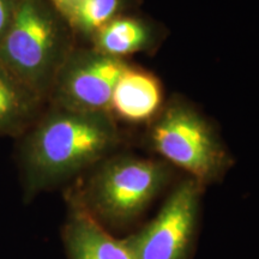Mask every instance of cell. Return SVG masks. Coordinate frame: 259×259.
I'll list each match as a JSON object with an SVG mask.
<instances>
[{"instance_id": "ba28073f", "label": "cell", "mask_w": 259, "mask_h": 259, "mask_svg": "<svg viewBox=\"0 0 259 259\" xmlns=\"http://www.w3.org/2000/svg\"><path fill=\"white\" fill-rule=\"evenodd\" d=\"M163 106V88L157 77L127 64L112 95L109 114L114 120L150 124Z\"/></svg>"}, {"instance_id": "5b68a950", "label": "cell", "mask_w": 259, "mask_h": 259, "mask_svg": "<svg viewBox=\"0 0 259 259\" xmlns=\"http://www.w3.org/2000/svg\"><path fill=\"white\" fill-rule=\"evenodd\" d=\"M204 187L186 177L171 190L151 221L126 236L135 259H193Z\"/></svg>"}, {"instance_id": "52a82bcc", "label": "cell", "mask_w": 259, "mask_h": 259, "mask_svg": "<svg viewBox=\"0 0 259 259\" xmlns=\"http://www.w3.org/2000/svg\"><path fill=\"white\" fill-rule=\"evenodd\" d=\"M66 216L61 226L66 259H135L125 238L119 239L65 194Z\"/></svg>"}, {"instance_id": "9c48e42d", "label": "cell", "mask_w": 259, "mask_h": 259, "mask_svg": "<svg viewBox=\"0 0 259 259\" xmlns=\"http://www.w3.org/2000/svg\"><path fill=\"white\" fill-rule=\"evenodd\" d=\"M46 107L42 97L0 64V137H21Z\"/></svg>"}, {"instance_id": "6da1fadb", "label": "cell", "mask_w": 259, "mask_h": 259, "mask_svg": "<svg viewBox=\"0 0 259 259\" xmlns=\"http://www.w3.org/2000/svg\"><path fill=\"white\" fill-rule=\"evenodd\" d=\"M121 143L118 124L109 113H87L46 107L17 138L16 162L23 200L67 185L99 162L115 154Z\"/></svg>"}, {"instance_id": "4fadbf2b", "label": "cell", "mask_w": 259, "mask_h": 259, "mask_svg": "<svg viewBox=\"0 0 259 259\" xmlns=\"http://www.w3.org/2000/svg\"><path fill=\"white\" fill-rule=\"evenodd\" d=\"M48 2H50L61 15L63 12L66 11V10L73 4V3H76L77 0H48Z\"/></svg>"}, {"instance_id": "7c38bea8", "label": "cell", "mask_w": 259, "mask_h": 259, "mask_svg": "<svg viewBox=\"0 0 259 259\" xmlns=\"http://www.w3.org/2000/svg\"><path fill=\"white\" fill-rule=\"evenodd\" d=\"M17 4L18 0H0V42L11 27Z\"/></svg>"}, {"instance_id": "7a4b0ae2", "label": "cell", "mask_w": 259, "mask_h": 259, "mask_svg": "<svg viewBox=\"0 0 259 259\" xmlns=\"http://www.w3.org/2000/svg\"><path fill=\"white\" fill-rule=\"evenodd\" d=\"M173 178L174 168L161 158L113 154L71 183L65 194L114 234L141 219Z\"/></svg>"}, {"instance_id": "8992f818", "label": "cell", "mask_w": 259, "mask_h": 259, "mask_svg": "<svg viewBox=\"0 0 259 259\" xmlns=\"http://www.w3.org/2000/svg\"><path fill=\"white\" fill-rule=\"evenodd\" d=\"M126 66L125 59L76 46L57 74L47 105L77 112L109 113L113 92Z\"/></svg>"}, {"instance_id": "3957f363", "label": "cell", "mask_w": 259, "mask_h": 259, "mask_svg": "<svg viewBox=\"0 0 259 259\" xmlns=\"http://www.w3.org/2000/svg\"><path fill=\"white\" fill-rule=\"evenodd\" d=\"M76 36L48 0H18L15 18L0 42V64L47 102Z\"/></svg>"}, {"instance_id": "30bf717a", "label": "cell", "mask_w": 259, "mask_h": 259, "mask_svg": "<svg viewBox=\"0 0 259 259\" xmlns=\"http://www.w3.org/2000/svg\"><path fill=\"white\" fill-rule=\"evenodd\" d=\"M157 32L142 18L120 15L92 37V47L106 56L124 59L126 56L147 52L156 46Z\"/></svg>"}, {"instance_id": "8fae6325", "label": "cell", "mask_w": 259, "mask_h": 259, "mask_svg": "<svg viewBox=\"0 0 259 259\" xmlns=\"http://www.w3.org/2000/svg\"><path fill=\"white\" fill-rule=\"evenodd\" d=\"M126 6L127 0H77L61 16L74 36L90 41L100 29L122 15Z\"/></svg>"}, {"instance_id": "277c9868", "label": "cell", "mask_w": 259, "mask_h": 259, "mask_svg": "<svg viewBox=\"0 0 259 259\" xmlns=\"http://www.w3.org/2000/svg\"><path fill=\"white\" fill-rule=\"evenodd\" d=\"M147 145L158 158L203 186L221 181L234 163L211 122L179 99L166 103L150 122Z\"/></svg>"}]
</instances>
